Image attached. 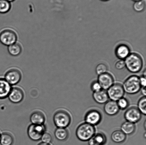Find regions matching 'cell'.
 <instances>
[{
    "label": "cell",
    "mask_w": 146,
    "mask_h": 145,
    "mask_svg": "<svg viewBox=\"0 0 146 145\" xmlns=\"http://www.w3.org/2000/svg\"><path fill=\"white\" fill-rule=\"evenodd\" d=\"M125 60V67L131 73H138L142 69L143 62L142 58L138 54L131 53Z\"/></svg>",
    "instance_id": "6da1fadb"
},
{
    "label": "cell",
    "mask_w": 146,
    "mask_h": 145,
    "mask_svg": "<svg viewBox=\"0 0 146 145\" xmlns=\"http://www.w3.org/2000/svg\"><path fill=\"white\" fill-rule=\"evenodd\" d=\"M76 135L82 141H88L96 133V129L94 126L87 123H82L77 128Z\"/></svg>",
    "instance_id": "7a4b0ae2"
},
{
    "label": "cell",
    "mask_w": 146,
    "mask_h": 145,
    "mask_svg": "<svg viewBox=\"0 0 146 145\" xmlns=\"http://www.w3.org/2000/svg\"><path fill=\"white\" fill-rule=\"evenodd\" d=\"M122 86L125 93L129 94H135L141 88L139 77L136 75L130 76L126 79Z\"/></svg>",
    "instance_id": "3957f363"
},
{
    "label": "cell",
    "mask_w": 146,
    "mask_h": 145,
    "mask_svg": "<svg viewBox=\"0 0 146 145\" xmlns=\"http://www.w3.org/2000/svg\"><path fill=\"white\" fill-rule=\"evenodd\" d=\"M53 121L57 128H66L70 124L71 119L68 112L64 110H60L54 114Z\"/></svg>",
    "instance_id": "277c9868"
},
{
    "label": "cell",
    "mask_w": 146,
    "mask_h": 145,
    "mask_svg": "<svg viewBox=\"0 0 146 145\" xmlns=\"http://www.w3.org/2000/svg\"><path fill=\"white\" fill-rule=\"evenodd\" d=\"M45 131L46 127L44 125L31 124L29 126L27 133L29 137L31 140L34 141H38L41 140Z\"/></svg>",
    "instance_id": "5b68a950"
},
{
    "label": "cell",
    "mask_w": 146,
    "mask_h": 145,
    "mask_svg": "<svg viewBox=\"0 0 146 145\" xmlns=\"http://www.w3.org/2000/svg\"><path fill=\"white\" fill-rule=\"evenodd\" d=\"M17 35L12 30L7 29L0 33V42L6 46H9L17 42Z\"/></svg>",
    "instance_id": "8992f818"
},
{
    "label": "cell",
    "mask_w": 146,
    "mask_h": 145,
    "mask_svg": "<svg viewBox=\"0 0 146 145\" xmlns=\"http://www.w3.org/2000/svg\"><path fill=\"white\" fill-rule=\"evenodd\" d=\"M109 98L111 100L117 102L124 96L125 92L122 85L119 83L114 84L107 91Z\"/></svg>",
    "instance_id": "52a82bcc"
},
{
    "label": "cell",
    "mask_w": 146,
    "mask_h": 145,
    "mask_svg": "<svg viewBox=\"0 0 146 145\" xmlns=\"http://www.w3.org/2000/svg\"><path fill=\"white\" fill-rule=\"evenodd\" d=\"M22 77L21 72L18 69H11L5 74L4 79L11 85H15L19 83Z\"/></svg>",
    "instance_id": "ba28073f"
},
{
    "label": "cell",
    "mask_w": 146,
    "mask_h": 145,
    "mask_svg": "<svg viewBox=\"0 0 146 145\" xmlns=\"http://www.w3.org/2000/svg\"><path fill=\"white\" fill-rule=\"evenodd\" d=\"M142 114L137 108L132 107L127 109L124 116L127 121L135 123L141 120Z\"/></svg>",
    "instance_id": "9c48e42d"
},
{
    "label": "cell",
    "mask_w": 146,
    "mask_h": 145,
    "mask_svg": "<svg viewBox=\"0 0 146 145\" xmlns=\"http://www.w3.org/2000/svg\"><path fill=\"white\" fill-rule=\"evenodd\" d=\"M84 119L86 123L94 126L99 124L102 119V116L98 111L92 110L87 112Z\"/></svg>",
    "instance_id": "30bf717a"
},
{
    "label": "cell",
    "mask_w": 146,
    "mask_h": 145,
    "mask_svg": "<svg viewBox=\"0 0 146 145\" xmlns=\"http://www.w3.org/2000/svg\"><path fill=\"white\" fill-rule=\"evenodd\" d=\"M102 89L108 90L114 84V79L112 75L110 73H105L99 75L98 81Z\"/></svg>",
    "instance_id": "8fae6325"
},
{
    "label": "cell",
    "mask_w": 146,
    "mask_h": 145,
    "mask_svg": "<svg viewBox=\"0 0 146 145\" xmlns=\"http://www.w3.org/2000/svg\"><path fill=\"white\" fill-rule=\"evenodd\" d=\"M8 96L9 100L12 103L15 104L20 103L24 99V92L19 88L13 87L11 88Z\"/></svg>",
    "instance_id": "7c38bea8"
},
{
    "label": "cell",
    "mask_w": 146,
    "mask_h": 145,
    "mask_svg": "<svg viewBox=\"0 0 146 145\" xmlns=\"http://www.w3.org/2000/svg\"><path fill=\"white\" fill-rule=\"evenodd\" d=\"M119 110L117 102L114 101L108 100L104 106V111L108 115H115L118 114Z\"/></svg>",
    "instance_id": "4fadbf2b"
},
{
    "label": "cell",
    "mask_w": 146,
    "mask_h": 145,
    "mask_svg": "<svg viewBox=\"0 0 146 145\" xmlns=\"http://www.w3.org/2000/svg\"><path fill=\"white\" fill-rule=\"evenodd\" d=\"M115 53L117 58L123 60L131 54L129 47L124 44L119 45L116 48Z\"/></svg>",
    "instance_id": "5bb4252c"
},
{
    "label": "cell",
    "mask_w": 146,
    "mask_h": 145,
    "mask_svg": "<svg viewBox=\"0 0 146 145\" xmlns=\"http://www.w3.org/2000/svg\"><path fill=\"white\" fill-rule=\"evenodd\" d=\"M10 85L3 78H0V99L8 97L11 89Z\"/></svg>",
    "instance_id": "9a60e30c"
},
{
    "label": "cell",
    "mask_w": 146,
    "mask_h": 145,
    "mask_svg": "<svg viewBox=\"0 0 146 145\" xmlns=\"http://www.w3.org/2000/svg\"><path fill=\"white\" fill-rule=\"evenodd\" d=\"M93 97L95 101L100 104L106 103L109 99L106 91L103 89L97 92H94Z\"/></svg>",
    "instance_id": "2e32d148"
},
{
    "label": "cell",
    "mask_w": 146,
    "mask_h": 145,
    "mask_svg": "<svg viewBox=\"0 0 146 145\" xmlns=\"http://www.w3.org/2000/svg\"><path fill=\"white\" fill-rule=\"evenodd\" d=\"M107 138L102 133H95L94 136L88 140L89 145H104L106 143Z\"/></svg>",
    "instance_id": "e0dca14e"
},
{
    "label": "cell",
    "mask_w": 146,
    "mask_h": 145,
    "mask_svg": "<svg viewBox=\"0 0 146 145\" xmlns=\"http://www.w3.org/2000/svg\"><path fill=\"white\" fill-rule=\"evenodd\" d=\"M30 120L33 124L44 125L45 121V116L41 112H34L31 115Z\"/></svg>",
    "instance_id": "ac0fdd59"
},
{
    "label": "cell",
    "mask_w": 146,
    "mask_h": 145,
    "mask_svg": "<svg viewBox=\"0 0 146 145\" xmlns=\"http://www.w3.org/2000/svg\"><path fill=\"white\" fill-rule=\"evenodd\" d=\"M111 140L114 142L120 143L123 142L126 139L125 135L121 130H117L114 131L111 134Z\"/></svg>",
    "instance_id": "d6986e66"
},
{
    "label": "cell",
    "mask_w": 146,
    "mask_h": 145,
    "mask_svg": "<svg viewBox=\"0 0 146 145\" xmlns=\"http://www.w3.org/2000/svg\"><path fill=\"white\" fill-rule=\"evenodd\" d=\"M136 127L134 123L126 121L121 126V130L125 135H131L135 131Z\"/></svg>",
    "instance_id": "ffe728a7"
},
{
    "label": "cell",
    "mask_w": 146,
    "mask_h": 145,
    "mask_svg": "<svg viewBox=\"0 0 146 145\" xmlns=\"http://www.w3.org/2000/svg\"><path fill=\"white\" fill-rule=\"evenodd\" d=\"M54 135L58 140L64 141L68 138L69 133L66 128H57L55 131Z\"/></svg>",
    "instance_id": "44dd1931"
},
{
    "label": "cell",
    "mask_w": 146,
    "mask_h": 145,
    "mask_svg": "<svg viewBox=\"0 0 146 145\" xmlns=\"http://www.w3.org/2000/svg\"><path fill=\"white\" fill-rule=\"evenodd\" d=\"M8 51L10 55L13 56H16L21 53L22 49L21 45L18 43L16 42L8 46Z\"/></svg>",
    "instance_id": "7402d4cb"
},
{
    "label": "cell",
    "mask_w": 146,
    "mask_h": 145,
    "mask_svg": "<svg viewBox=\"0 0 146 145\" xmlns=\"http://www.w3.org/2000/svg\"><path fill=\"white\" fill-rule=\"evenodd\" d=\"M14 142V138L11 133L5 132L1 135L0 143L1 145H12Z\"/></svg>",
    "instance_id": "603a6c76"
},
{
    "label": "cell",
    "mask_w": 146,
    "mask_h": 145,
    "mask_svg": "<svg viewBox=\"0 0 146 145\" xmlns=\"http://www.w3.org/2000/svg\"><path fill=\"white\" fill-rule=\"evenodd\" d=\"M11 8V3L6 0H0V13H6L9 11Z\"/></svg>",
    "instance_id": "cb8c5ba5"
},
{
    "label": "cell",
    "mask_w": 146,
    "mask_h": 145,
    "mask_svg": "<svg viewBox=\"0 0 146 145\" xmlns=\"http://www.w3.org/2000/svg\"><path fill=\"white\" fill-rule=\"evenodd\" d=\"M138 110L141 114L145 115L146 114V98L145 96H143L139 100L138 103Z\"/></svg>",
    "instance_id": "d4e9b609"
},
{
    "label": "cell",
    "mask_w": 146,
    "mask_h": 145,
    "mask_svg": "<svg viewBox=\"0 0 146 145\" xmlns=\"http://www.w3.org/2000/svg\"><path fill=\"white\" fill-rule=\"evenodd\" d=\"M146 6L145 1L144 0L135 1L133 7L135 11L137 12H141L144 10Z\"/></svg>",
    "instance_id": "484cf974"
},
{
    "label": "cell",
    "mask_w": 146,
    "mask_h": 145,
    "mask_svg": "<svg viewBox=\"0 0 146 145\" xmlns=\"http://www.w3.org/2000/svg\"><path fill=\"white\" fill-rule=\"evenodd\" d=\"M108 68L107 65L104 63L99 64L96 68V73L98 75L102 74L107 72Z\"/></svg>",
    "instance_id": "4316f807"
},
{
    "label": "cell",
    "mask_w": 146,
    "mask_h": 145,
    "mask_svg": "<svg viewBox=\"0 0 146 145\" xmlns=\"http://www.w3.org/2000/svg\"><path fill=\"white\" fill-rule=\"evenodd\" d=\"M117 102L119 108L121 110H125L129 106L128 100L123 97L119 99Z\"/></svg>",
    "instance_id": "83f0119b"
},
{
    "label": "cell",
    "mask_w": 146,
    "mask_h": 145,
    "mask_svg": "<svg viewBox=\"0 0 146 145\" xmlns=\"http://www.w3.org/2000/svg\"><path fill=\"white\" fill-rule=\"evenodd\" d=\"M41 140H42L43 142L49 143L51 142L52 140V136L50 133H44L41 137Z\"/></svg>",
    "instance_id": "f1b7e54d"
},
{
    "label": "cell",
    "mask_w": 146,
    "mask_h": 145,
    "mask_svg": "<svg viewBox=\"0 0 146 145\" xmlns=\"http://www.w3.org/2000/svg\"><path fill=\"white\" fill-rule=\"evenodd\" d=\"M91 89L94 92L98 91L102 89L98 81L93 82L91 85Z\"/></svg>",
    "instance_id": "f546056e"
},
{
    "label": "cell",
    "mask_w": 146,
    "mask_h": 145,
    "mask_svg": "<svg viewBox=\"0 0 146 145\" xmlns=\"http://www.w3.org/2000/svg\"><path fill=\"white\" fill-rule=\"evenodd\" d=\"M115 67L116 69L121 70L123 69L125 67V61L123 60H120L118 61L115 64Z\"/></svg>",
    "instance_id": "4dcf8cb0"
},
{
    "label": "cell",
    "mask_w": 146,
    "mask_h": 145,
    "mask_svg": "<svg viewBox=\"0 0 146 145\" xmlns=\"http://www.w3.org/2000/svg\"><path fill=\"white\" fill-rule=\"evenodd\" d=\"M140 83L141 88H145L146 86V79L145 77L141 76L139 77Z\"/></svg>",
    "instance_id": "1f68e13d"
},
{
    "label": "cell",
    "mask_w": 146,
    "mask_h": 145,
    "mask_svg": "<svg viewBox=\"0 0 146 145\" xmlns=\"http://www.w3.org/2000/svg\"><path fill=\"white\" fill-rule=\"evenodd\" d=\"M143 89H141V93L144 96H145L146 94V91L145 88H142Z\"/></svg>",
    "instance_id": "d6a6232c"
},
{
    "label": "cell",
    "mask_w": 146,
    "mask_h": 145,
    "mask_svg": "<svg viewBox=\"0 0 146 145\" xmlns=\"http://www.w3.org/2000/svg\"><path fill=\"white\" fill-rule=\"evenodd\" d=\"M38 145H51L49 143H45L42 142L40 143L39 144H38Z\"/></svg>",
    "instance_id": "836d02e7"
},
{
    "label": "cell",
    "mask_w": 146,
    "mask_h": 145,
    "mask_svg": "<svg viewBox=\"0 0 146 145\" xmlns=\"http://www.w3.org/2000/svg\"><path fill=\"white\" fill-rule=\"evenodd\" d=\"M6 1H9V2L11 3V2H13V1H15V0H6Z\"/></svg>",
    "instance_id": "e575fe53"
},
{
    "label": "cell",
    "mask_w": 146,
    "mask_h": 145,
    "mask_svg": "<svg viewBox=\"0 0 146 145\" xmlns=\"http://www.w3.org/2000/svg\"><path fill=\"white\" fill-rule=\"evenodd\" d=\"M132 1H135H135H141V0H132Z\"/></svg>",
    "instance_id": "d590c367"
},
{
    "label": "cell",
    "mask_w": 146,
    "mask_h": 145,
    "mask_svg": "<svg viewBox=\"0 0 146 145\" xmlns=\"http://www.w3.org/2000/svg\"><path fill=\"white\" fill-rule=\"evenodd\" d=\"M101 1H109V0H101Z\"/></svg>",
    "instance_id": "8d00e7d4"
},
{
    "label": "cell",
    "mask_w": 146,
    "mask_h": 145,
    "mask_svg": "<svg viewBox=\"0 0 146 145\" xmlns=\"http://www.w3.org/2000/svg\"><path fill=\"white\" fill-rule=\"evenodd\" d=\"M144 127H145V129H146V121H145V123H144Z\"/></svg>",
    "instance_id": "74e56055"
},
{
    "label": "cell",
    "mask_w": 146,
    "mask_h": 145,
    "mask_svg": "<svg viewBox=\"0 0 146 145\" xmlns=\"http://www.w3.org/2000/svg\"><path fill=\"white\" fill-rule=\"evenodd\" d=\"M1 133H0V139H1Z\"/></svg>",
    "instance_id": "f35d334b"
}]
</instances>
